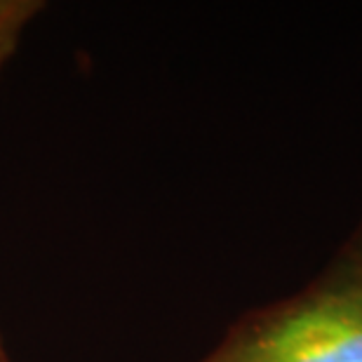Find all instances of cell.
<instances>
[{"instance_id":"3957f363","label":"cell","mask_w":362,"mask_h":362,"mask_svg":"<svg viewBox=\"0 0 362 362\" xmlns=\"http://www.w3.org/2000/svg\"><path fill=\"white\" fill-rule=\"evenodd\" d=\"M0 362H12L10 353H7V344L3 339V332H0Z\"/></svg>"},{"instance_id":"7a4b0ae2","label":"cell","mask_w":362,"mask_h":362,"mask_svg":"<svg viewBox=\"0 0 362 362\" xmlns=\"http://www.w3.org/2000/svg\"><path fill=\"white\" fill-rule=\"evenodd\" d=\"M40 0H0V71L17 52L26 26L42 12Z\"/></svg>"},{"instance_id":"6da1fadb","label":"cell","mask_w":362,"mask_h":362,"mask_svg":"<svg viewBox=\"0 0 362 362\" xmlns=\"http://www.w3.org/2000/svg\"><path fill=\"white\" fill-rule=\"evenodd\" d=\"M195 362H362V212L306 285L243 313Z\"/></svg>"}]
</instances>
